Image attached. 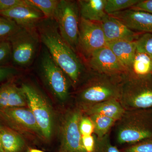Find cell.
<instances>
[{"instance_id":"cell-20","label":"cell","mask_w":152,"mask_h":152,"mask_svg":"<svg viewBox=\"0 0 152 152\" xmlns=\"http://www.w3.org/2000/svg\"><path fill=\"white\" fill-rule=\"evenodd\" d=\"M126 75L139 78L152 76V58L146 54L136 51Z\"/></svg>"},{"instance_id":"cell-21","label":"cell","mask_w":152,"mask_h":152,"mask_svg":"<svg viewBox=\"0 0 152 152\" xmlns=\"http://www.w3.org/2000/svg\"><path fill=\"white\" fill-rule=\"evenodd\" d=\"M0 139L4 152H20L25 146L23 138L10 129H0Z\"/></svg>"},{"instance_id":"cell-29","label":"cell","mask_w":152,"mask_h":152,"mask_svg":"<svg viewBox=\"0 0 152 152\" xmlns=\"http://www.w3.org/2000/svg\"><path fill=\"white\" fill-rule=\"evenodd\" d=\"M79 129L82 136L91 135L94 134V126L88 116L83 114L79 124Z\"/></svg>"},{"instance_id":"cell-15","label":"cell","mask_w":152,"mask_h":152,"mask_svg":"<svg viewBox=\"0 0 152 152\" xmlns=\"http://www.w3.org/2000/svg\"><path fill=\"white\" fill-rule=\"evenodd\" d=\"M0 116L15 126L41 135L35 118L28 108L23 107L0 110Z\"/></svg>"},{"instance_id":"cell-26","label":"cell","mask_w":152,"mask_h":152,"mask_svg":"<svg viewBox=\"0 0 152 152\" xmlns=\"http://www.w3.org/2000/svg\"><path fill=\"white\" fill-rule=\"evenodd\" d=\"M135 43L137 52L146 54L152 58V33H142Z\"/></svg>"},{"instance_id":"cell-23","label":"cell","mask_w":152,"mask_h":152,"mask_svg":"<svg viewBox=\"0 0 152 152\" xmlns=\"http://www.w3.org/2000/svg\"><path fill=\"white\" fill-rule=\"evenodd\" d=\"M29 2L36 7L47 19H53L58 0H28Z\"/></svg>"},{"instance_id":"cell-32","label":"cell","mask_w":152,"mask_h":152,"mask_svg":"<svg viewBox=\"0 0 152 152\" xmlns=\"http://www.w3.org/2000/svg\"><path fill=\"white\" fill-rule=\"evenodd\" d=\"M26 2L27 0H0V12L7 10Z\"/></svg>"},{"instance_id":"cell-10","label":"cell","mask_w":152,"mask_h":152,"mask_svg":"<svg viewBox=\"0 0 152 152\" xmlns=\"http://www.w3.org/2000/svg\"><path fill=\"white\" fill-rule=\"evenodd\" d=\"M107 42L100 23L80 18L78 51L88 59L94 52L106 46Z\"/></svg>"},{"instance_id":"cell-19","label":"cell","mask_w":152,"mask_h":152,"mask_svg":"<svg viewBox=\"0 0 152 152\" xmlns=\"http://www.w3.org/2000/svg\"><path fill=\"white\" fill-rule=\"evenodd\" d=\"M107 46L128 71L137 51L135 41H114L107 43Z\"/></svg>"},{"instance_id":"cell-37","label":"cell","mask_w":152,"mask_h":152,"mask_svg":"<svg viewBox=\"0 0 152 152\" xmlns=\"http://www.w3.org/2000/svg\"><path fill=\"white\" fill-rule=\"evenodd\" d=\"M2 128V127L1 126V125L0 124V129H1V128Z\"/></svg>"},{"instance_id":"cell-25","label":"cell","mask_w":152,"mask_h":152,"mask_svg":"<svg viewBox=\"0 0 152 152\" xmlns=\"http://www.w3.org/2000/svg\"><path fill=\"white\" fill-rule=\"evenodd\" d=\"M20 28L12 20L0 15V40H8Z\"/></svg>"},{"instance_id":"cell-35","label":"cell","mask_w":152,"mask_h":152,"mask_svg":"<svg viewBox=\"0 0 152 152\" xmlns=\"http://www.w3.org/2000/svg\"><path fill=\"white\" fill-rule=\"evenodd\" d=\"M30 152H44L41 150L36 149H31L30 150Z\"/></svg>"},{"instance_id":"cell-31","label":"cell","mask_w":152,"mask_h":152,"mask_svg":"<svg viewBox=\"0 0 152 152\" xmlns=\"http://www.w3.org/2000/svg\"><path fill=\"white\" fill-rule=\"evenodd\" d=\"M82 142L86 152H97L96 137L94 134L82 136Z\"/></svg>"},{"instance_id":"cell-16","label":"cell","mask_w":152,"mask_h":152,"mask_svg":"<svg viewBox=\"0 0 152 152\" xmlns=\"http://www.w3.org/2000/svg\"><path fill=\"white\" fill-rule=\"evenodd\" d=\"M27 106L26 97L22 87L12 83L0 87V110L23 107Z\"/></svg>"},{"instance_id":"cell-30","label":"cell","mask_w":152,"mask_h":152,"mask_svg":"<svg viewBox=\"0 0 152 152\" xmlns=\"http://www.w3.org/2000/svg\"><path fill=\"white\" fill-rule=\"evenodd\" d=\"M12 58V49L8 40H0V65L3 64Z\"/></svg>"},{"instance_id":"cell-9","label":"cell","mask_w":152,"mask_h":152,"mask_svg":"<svg viewBox=\"0 0 152 152\" xmlns=\"http://www.w3.org/2000/svg\"><path fill=\"white\" fill-rule=\"evenodd\" d=\"M83 113L79 107L66 114L61 127V152H86L79 124Z\"/></svg>"},{"instance_id":"cell-22","label":"cell","mask_w":152,"mask_h":152,"mask_svg":"<svg viewBox=\"0 0 152 152\" xmlns=\"http://www.w3.org/2000/svg\"><path fill=\"white\" fill-rule=\"evenodd\" d=\"M92 121L94 126V134L97 138L101 139L109 134L112 127L115 126L117 121L109 118L99 115H88Z\"/></svg>"},{"instance_id":"cell-13","label":"cell","mask_w":152,"mask_h":152,"mask_svg":"<svg viewBox=\"0 0 152 152\" xmlns=\"http://www.w3.org/2000/svg\"><path fill=\"white\" fill-rule=\"evenodd\" d=\"M99 23L107 43L119 40L135 41L142 34L134 31L119 20L108 14Z\"/></svg>"},{"instance_id":"cell-4","label":"cell","mask_w":152,"mask_h":152,"mask_svg":"<svg viewBox=\"0 0 152 152\" xmlns=\"http://www.w3.org/2000/svg\"><path fill=\"white\" fill-rule=\"evenodd\" d=\"M119 101L125 110L152 109V76H125L121 83Z\"/></svg>"},{"instance_id":"cell-6","label":"cell","mask_w":152,"mask_h":152,"mask_svg":"<svg viewBox=\"0 0 152 152\" xmlns=\"http://www.w3.org/2000/svg\"><path fill=\"white\" fill-rule=\"evenodd\" d=\"M8 41L14 62L20 66H30L35 58L41 42L37 29L20 27Z\"/></svg>"},{"instance_id":"cell-7","label":"cell","mask_w":152,"mask_h":152,"mask_svg":"<svg viewBox=\"0 0 152 152\" xmlns=\"http://www.w3.org/2000/svg\"><path fill=\"white\" fill-rule=\"evenodd\" d=\"M41 53L39 67L41 74L49 89L60 100L64 102L69 95V79L56 64L45 48Z\"/></svg>"},{"instance_id":"cell-17","label":"cell","mask_w":152,"mask_h":152,"mask_svg":"<svg viewBox=\"0 0 152 152\" xmlns=\"http://www.w3.org/2000/svg\"><path fill=\"white\" fill-rule=\"evenodd\" d=\"M87 115H99L112 118L115 121L120 119L125 111L119 101L111 99L90 106L82 110Z\"/></svg>"},{"instance_id":"cell-24","label":"cell","mask_w":152,"mask_h":152,"mask_svg":"<svg viewBox=\"0 0 152 152\" xmlns=\"http://www.w3.org/2000/svg\"><path fill=\"white\" fill-rule=\"evenodd\" d=\"M140 0H106L105 11L108 15H111L130 9Z\"/></svg>"},{"instance_id":"cell-12","label":"cell","mask_w":152,"mask_h":152,"mask_svg":"<svg viewBox=\"0 0 152 152\" xmlns=\"http://www.w3.org/2000/svg\"><path fill=\"white\" fill-rule=\"evenodd\" d=\"M0 15L14 21L20 27L37 29L38 25L45 18L43 14L27 0L24 4L0 12Z\"/></svg>"},{"instance_id":"cell-33","label":"cell","mask_w":152,"mask_h":152,"mask_svg":"<svg viewBox=\"0 0 152 152\" xmlns=\"http://www.w3.org/2000/svg\"><path fill=\"white\" fill-rule=\"evenodd\" d=\"M130 9L152 14V0H140L139 2Z\"/></svg>"},{"instance_id":"cell-2","label":"cell","mask_w":152,"mask_h":152,"mask_svg":"<svg viewBox=\"0 0 152 152\" xmlns=\"http://www.w3.org/2000/svg\"><path fill=\"white\" fill-rule=\"evenodd\" d=\"M115 125L118 143L131 145L152 139V109L125 110Z\"/></svg>"},{"instance_id":"cell-11","label":"cell","mask_w":152,"mask_h":152,"mask_svg":"<svg viewBox=\"0 0 152 152\" xmlns=\"http://www.w3.org/2000/svg\"><path fill=\"white\" fill-rule=\"evenodd\" d=\"M88 60L90 68L95 72L119 78L128 73L127 69L107 46L94 52Z\"/></svg>"},{"instance_id":"cell-34","label":"cell","mask_w":152,"mask_h":152,"mask_svg":"<svg viewBox=\"0 0 152 152\" xmlns=\"http://www.w3.org/2000/svg\"><path fill=\"white\" fill-rule=\"evenodd\" d=\"M16 73L14 68L8 67H0V82L7 78Z\"/></svg>"},{"instance_id":"cell-36","label":"cell","mask_w":152,"mask_h":152,"mask_svg":"<svg viewBox=\"0 0 152 152\" xmlns=\"http://www.w3.org/2000/svg\"><path fill=\"white\" fill-rule=\"evenodd\" d=\"M0 152H4V149H3L2 144L1 142V139H0Z\"/></svg>"},{"instance_id":"cell-14","label":"cell","mask_w":152,"mask_h":152,"mask_svg":"<svg viewBox=\"0 0 152 152\" xmlns=\"http://www.w3.org/2000/svg\"><path fill=\"white\" fill-rule=\"evenodd\" d=\"M132 31L152 34V14L129 9L112 14Z\"/></svg>"},{"instance_id":"cell-3","label":"cell","mask_w":152,"mask_h":152,"mask_svg":"<svg viewBox=\"0 0 152 152\" xmlns=\"http://www.w3.org/2000/svg\"><path fill=\"white\" fill-rule=\"evenodd\" d=\"M122 79L91 71L86 84L78 93V107L82 110L105 101L119 100Z\"/></svg>"},{"instance_id":"cell-1","label":"cell","mask_w":152,"mask_h":152,"mask_svg":"<svg viewBox=\"0 0 152 152\" xmlns=\"http://www.w3.org/2000/svg\"><path fill=\"white\" fill-rule=\"evenodd\" d=\"M37 29L41 42L68 76L72 85L76 87L84 71V66L77 53L62 37L56 22L53 19H44Z\"/></svg>"},{"instance_id":"cell-28","label":"cell","mask_w":152,"mask_h":152,"mask_svg":"<svg viewBox=\"0 0 152 152\" xmlns=\"http://www.w3.org/2000/svg\"><path fill=\"white\" fill-rule=\"evenodd\" d=\"M96 142L97 152H122L111 143L109 133L102 138H96Z\"/></svg>"},{"instance_id":"cell-27","label":"cell","mask_w":152,"mask_h":152,"mask_svg":"<svg viewBox=\"0 0 152 152\" xmlns=\"http://www.w3.org/2000/svg\"><path fill=\"white\" fill-rule=\"evenodd\" d=\"M121 151L122 152H152V139L131 145Z\"/></svg>"},{"instance_id":"cell-18","label":"cell","mask_w":152,"mask_h":152,"mask_svg":"<svg viewBox=\"0 0 152 152\" xmlns=\"http://www.w3.org/2000/svg\"><path fill=\"white\" fill-rule=\"evenodd\" d=\"M78 4L81 18L100 23L107 14L105 11L106 0H79Z\"/></svg>"},{"instance_id":"cell-8","label":"cell","mask_w":152,"mask_h":152,"mask_svg":"<svg viewBox=\"0 0 152 152\" xmlns=\"http://www.w3.org/2000/svg\"><path fill=\"white\" fill-rule=\"evenodd\" d=\"M27 106L32 113L41 135L46 140L51 137L53 127V118L50 108L44 96L34 87L23 84Z\"/></svg>"},{"instance_id":"cell-5","label":"cell","mask_w":152,"mask_h":152,"mask_svg":"<svg viewBox=\"0 0 152 152\" xmlns=\"http://www.w3.org/2000/svg\"><path fill=\"white\" fill-rule=\"evenodd\" d=\"M80 19L77 1L60 0L53 20L62 37L76 53L78 51Z\"/></svg>"}]
</instances>
